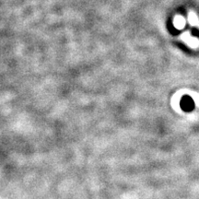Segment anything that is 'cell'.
Masks as SVG:
<instances>
[{
  "label": "cell",
  "instance_id": "obj_1",
  "mask_svg": "<svg viewBox=\"0 0 199 199\" xmlns=\"http://www.w3.org/2000/svg\"><path fill=\"white\" fill-rule=\"evenodd\" d=\"M185 25V20L182 17H177L175 19V26L177 28H182Z\"/></svg>",
  "mask_w": 199,
  "mask_h": 199
}]
</instances>
